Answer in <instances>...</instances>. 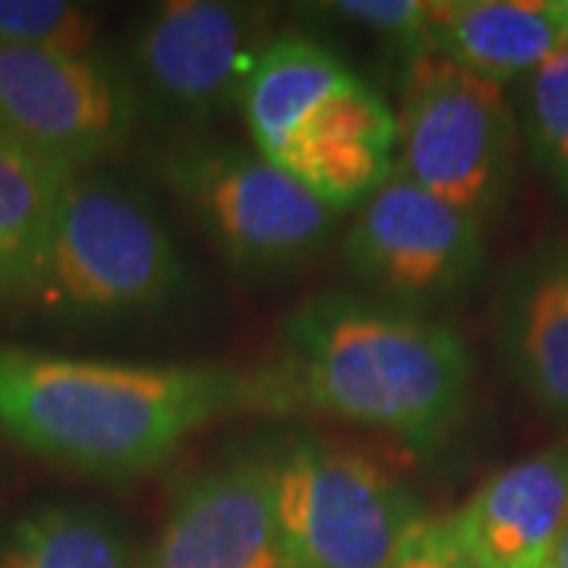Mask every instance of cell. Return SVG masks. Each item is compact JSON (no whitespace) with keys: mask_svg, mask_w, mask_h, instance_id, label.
I'll return each mask as SVG.
<instances>
[{"mask_svg":"<svg viewBox=\"0 0 568 568\" xmlns=\"http://www.w3.org/2000/svg\"><path fill=\"white\" fill-rule=\"evenodd\" d=\"M256 395L212 364H126L0 345V433L95 480L159 467L186 436Z\"/></svg>","mask_w":568,"mask_h":568,"instance_id":"1","label":"cell"},{"mask_svg":"<svg viewBox=\"0 0 568 568\" xmlns=\"http://www.w3.org/2000/svg\"><path fill=\"white\" fill-rule=\"evenodd\" d=\"M470 373V351L452 325L335 291L287 316L278 395L433 452L465 417Z\"/></svg>","mask_w":568,"mask_h":568,"instance_id":"2","label":"cell"},{"mask_svg":"<svg viewBox=\"0 0 568 568\" xmlns=\"http://www.w3.org/2000/svg\"><path fill=\"white\" fill-rule=\"evenodd\" d=\"M237 108L253 149L335 212L364 203L395 171V111L323 44L268 41Z\"/></svg>","mask_w":568,"mask_h":568,"instance_id":"3","label":"cell"},{"mask_svg":"<svg viewBox=\"0 0 568 568\" xmlns=\"http://www.w3.org/2000/svg\"><path fill=\"white\" fill-rule=\"evenodd\" d=\"M183 260L159 212L108 174H73L20 310L58 328L159 313L183 291Z\"/></svg>","mask_w":568,"mask_h":568,"instance_id":"4","label":"cell"},{"mask_svg":"<svg viewBox=\"0 0 568 568\" xmlns=\"http://www.w3.org/2000/svg\"><path fill=\"white\" fill-rule=\"evenodd\" d=\"M395 171L484 224L515 181L518 123L506 85L436 54H414L395 111Z\"/></svg>","mask_w":568,"mask_h":568,"instance_id":"5","label":"cell"},{"mask_svg":"<svg viewBox=\"0 0 568 568\" xmlns=\"http://www.w3.org/2000/svg\"><path fill=\"white\" fill-rule=\"evenodd\" d=\"M268 462L287 568H388L426 518L361 452L301 436Z\"/></svg>","mask_w":568,"mask_h":568,"instance_id":"6","label":"cell"},{"mask_svg":"<svg viewBox=\"0 0 568 568\" xmlns=\"http://www.w3.org/2000/svg\"><path fill=\"white\" fill-rule=\"evenodd\" d=\"M162 178L224 260L246 275L301 265L338 219L304 183L244 145L183 142L162 159Z\"/></svg>","mask_w":568,"mask_h":568,"instance_id":"7","label":"cell"},{"mask_svg":"<svg viewBox=\"0 0 568 568\" xmlns=\"http://www.w3.org/2000/svg\"><path fill=\"white\" fill-rule=\"evenodd\" d=\"M140 111L126 67L95 51L0 44V130L70 174L111 159Z\"/></svg>","mask_w":568,"mask_h":568,"instance_id":"8","label":"cell"},{"mask_svg":"<svg viewBox=\"0 0 568 568\" xmlns=\"http://www.w3.org/2000/svg\"><path fill=\"white\" fill-rule=\"evenodd\" d=\"M351 272L388 304L429 306L455 297L484 265V224L392 171L351 222Z\"/></svg>","mask_w":568,"mask_h":568,"instance_id":"9","label":"cell"},{"mask_svg":"<svg viewBox=\"0 0 568 568\" xmlns=\"http://www.w3.org/2000/svg\"><path fill=\"white\" fill-rule=\"evenodd\" d=\"M272 39L256 13L222 0H168L130 36L126 73L142 108L171 121L203 123L241 102L244 82Z\"/></svg>","mask_w":568,"mask_h":568,"instance_id":"10","label":"cell"},{"mask_svg":"<svg viewBox=\"0 0 568 568\" xmlns=\"http://www.w3.org/2000/svg\"><path fill=\"white\" fill-rule=\"evenodd\" d=\"M136 568H287L268 458H234L190 480Z\"/></svg>","mask_w":568,"mask_h":568,"instance_id":"11","label":"cell"},{"mask_svg":"<svg viewBox=\"0 0 568 568\" xmlns=\"http://www.w3.org/2000/svg\"><path fill=\"white\" fill-rule=\"evenodd\" d=\"M452 518L489 568H549L568 528V448L496 470Z\"/></svg>","mask_w":568,"mask_h":568,"instance_id":"12","label":"cell"},{"mask_svg":"<svg viewBox=\"0 0 568 568\" xmlns=\"http://www.w3.org/2000/svg\"><path fill=\"white\" fill-rule=\"evenodd\" d=\"M568 44L549 0H429L424 54L506 85Z\"/></svg>","mask_w":568,"mask_h":568,"instance_id":"13","label":"cell"},{"mask_svg":"<svg viewBox=\"0 0 568 568\" xmlns=\"http://www.w3.org/2000/svg\"><path fill=\"white\" fill-rule=\"evenodd\" d=\"M499 347L530 398L568 420V253L515 272L499 306Z\"/></svg>","mask_w":568,"mask_h":568,"instance_id":"14","label":"cell"},{"mask_svg":"<svg viewBox=\"0 0 568 568\" xmlns=\"http://www.w3.org/2000/svg\"><path fill=\"white\" fill-rule=\"evenodd\" d=\"M70 178L0 130V310L22 297Z\"/></svg>","mask_w":568,"mask_h":568,"instance_id":"15","label":"cell"},{"mask_svg":"<svg viewBox=\"0 0 568 568\" xmlns=\"http://www.w3.org/2000/svg\"><path fill=\"white\" fill-rule=\"evenodd\" d=\"M0 568H133V556L104 508L44 503L0 525Z\"/></svg>","mask_w":568,"mask_h":568,"instance_id":"16","label":"cell"},{"mask_svg":"<svg viewBox=\"0 0 568 568\" xmlns=\"http://www.w3.org/2000/svg\"><path fill=\"white\" fill-rule=\"evenodd\" d=\"M525 130L534 159L568 200V44L525 80Z\"/></svg>","mask_w":568,"mask_h":568,"instance_id":"17","label":"cell"},{"mask_svg":"<svg viewBox=\"0 0 568 568\" xmlns=\"http://www.w3.org/2000/svg\"><path fill=\"white\" fill-rule=\"evenodd\" d=\"M99 32L95 10L67 0H0V44L92 51Z\"/></svg>","mask_w":568,"mask_h":568,"instance_id":"18","label":"cell"},{"mask_svg":"<svg viewBox=\"0 0 568 568\" xmlns=\"http://www.w3.org/2000/svg\"><path fill=\"white\" fill-rule=\"evenodd\" d=\"M332 10L342 20L364 26L366 32L405 44L410 58L424 54L429 0H342L332 3Z\"/></svg>","mask_w":568,"mask_h":568,"instance_id":"19","label":"cell"},{"mask_svg":"<svg viewBox=\"0 0 568 568\" xmlns=\"http://www.w3.org/2000/svg\"><path fill=\"white\" fill-rule=\"evenodd\" d=\"M388 568H489L477 549L465 540L462 528L452 515L429 518L407 534V540L398 549Z\"/></svg>","mask_w":568,"mask_h":568,"instance_id":"20","label":"cell"},{"mask_svg":"<svg viewBox=\"0 0 568 568\" xmlns=\"http://www.w3.org/2000/svg\"><path fill=\"white\" fill-rule=\"evenodd\" d=\"M549 568H568V528L566 534H562V540H559L556 552H552V562H549Z\"/></svg>","mask_w":568,"mask_h":568,"instance_id":"21","label":"cell"},{"mask_svg":"<svg viewBox=\"0 0 568 568\" xmlns=\"http://www.w3.org/2000/svg\"><path fill=\"white\" fill-rule=\"evenodd\" d=\"M549 7H552V17L559 20V26H562V32H566V41H568V0H549Z\"/></svg>","mask_w":568,"mask_h":568,"instance_id":"22","label":"cell"}]
</instances>
